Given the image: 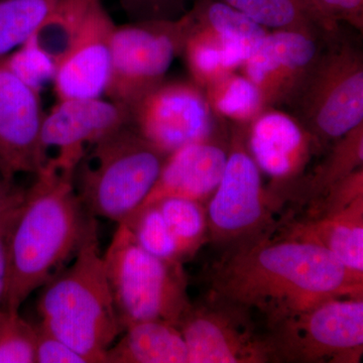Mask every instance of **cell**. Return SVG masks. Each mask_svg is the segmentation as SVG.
I'll return each mask as SVG.
<instances>
[{
	"mask_svg": "<svg viewBox=\"0 0 363 363\" xmlns=\"http://www.w3.org/2000/svg\"><path fill=\"white\" fill-rule=\"evenodd\" d=\"M274 229L229 245L208 271V298L257 310L269 329L327 298H363V278L326 250Z\"/></svg>",
	"mask_w": 363,
	"mask_h": 363,
	"instance_id": "6da1fadb",
	"label": "cell"
},
{
	"mask_svg": "<svg viewBox=\"0 0 363 363\" xmlns=\"http://www.w3.org/2000/svg\"><path fill=\"white\" fill-rule=\"evenodd\" d=\"M97 226L79 199L73 176L45 167L26 189L14 223L2 310L18 312L32 293L70 264Z\"/></svg>",
	"mask_w": 363,
	"mask_h": 363,
	"instance_id": "7a4b0ae2",
	"label": "cell"
},
{
	"mask_svg": "<svg viewBox=\"0 0 363 363\" xmlns=\"http://www.w3.org/2000/svg\"><path fill=\"white\" fill-rule=\"evenodd\" d=\"M40 289V326L77 351L86 362H105L107 350L123 329L99 252L98 226L70 264Z\"/></svg>",
	"mask_w": 363,
	"mask_h": 363,
	"instance_id": "3957f363",
	"label": "cell"
},
{
	"mask_svg": "<svg viewBox=\"0 0 363 363\" xmlns=\"http://www.w3.org/2000/svg\"><path fill=\"white\" fill-rule=\"evenodd\" d=\"M166 157L128 124L86 152L74 187L91 216L119 224L149 196Z\"/></svg>",
	"mask_w": 363,
	"mask_h": 363,
	"instance_id": "277c9868",
	"label": "cell"
},
{
	"mask_svg": "<svg viewBox=\"0 0 363 363\" xmlns=\"http://www.w3.org/2000/svg\"><path fill=\"white\" fill-rule=\"evenodd\" d=\"M105 274L123 332L145 321L178 327L191 303L182 262L154 257L119 223L104 255Z\"/></svg>",
	"mask_w": 363,
	"mask_h": 363,
	"instance_id": "5b68a950",
	"label": "cell"
},
{
	"mask_svg": "<svg viewBox=\"0 0 363 363\" xmlns=\"http://www.w3.org/2000/svg\"><path fill=\"white\" fill-rule=\"evenodd\" d=\"M295 105L297 118L319 145L338 140L363 123V57L337 35L327 40Z\"/></svg>",
	"mask_w": 363,
	"mask_h": 363,
	"instance_id": "8992f818",
	"label": "cell"
},
{
	"mask_svg": "<svg viewBox=\"0 0 363 363\" xmlns=\"http://www.w3.org/2000/svg\"><path fill=\"white\" fill-rule=\"evenodd\" d=\"M248 126H233L225 169L206 207L208 236L222 247L276 228L272 215L285 203L264 187L248 150Z\"/></svg>",
	"mask_w": 363,
	"mask_h": 363,
	"instance_id": "52a82bcc",
	"label": "cell"
},
{
	"mask_svg": "<svg viewBox=\"0 0 363 363\" xmlns=\"http://www.w3.org/2000/svg\"><path fill=\"white\" fill-rule=\"evenodd\" d=\"M190 25L187 13L177 20L147 18L116 26L105 96L130 109L164 82L174 60L183 52Z\"/></svg>",
	"mask_w": 363,
	"mask_h": 363,
	"instance_id": "ba28073f",
	"label": "cell"
},
{
	"mask_svg": "<svg viewBox=\"0 0 363 363\" xmlns=\"http://www.w3.org/2000/svg\"><path fill=\"white\" fill-rule=\"evenodd\" d=\"M274 362L357 363L363 353V298H327L272 327Z\"/></svg>",
	"mask_w": 363,
	"mask_h": 363,
	"instance_id": "9c48e42d",
	"label": "cell"
},
{
	"mask_svg": "<svg viewBox=\"0 0 363 363\" xmlns=\"http://www.w3.org/2000/svg\"><path fill=\"white\" fill-rule=\"evenodd\" d=\"M130 125L162 154L216 138V114L194 82L166 80L130 108Z\"/></svg>",
	"mask_w": 363,
	"mask_h": 363,
	"instance_id": "30bf717a",
	"label": "cell"
},
{
	"mask_svg": "<svg viewBox=\"0 0 363 363\" xmlns=\"http://www.w3.org/2000/svg\"><path fill=\"white\" fill-rule=\"evenodd\" d=\"M250 312L208 298L191 304L178 324L188 350V363L274 362L269 338L257 335Z\"/></svg>",
	"mask_w": 363,
	"mask_h": 363,
	"instance_id": "8fae6325",
	"label": "cell"
},
{
	"mask_svg": "<svg viewBox=\"0 0 363 363\" xmlns=\"http://www.w3.org/2000/svg\"><path fill=\"white\" fill-rule=\"evenodd\" d=\"M128 124L130 109L107 97L58 100L43 121L45 167L73 176L95 143Z\"/></svg>",
	"mask_w": 363,
	"mask_h": 363,
	"instance_id": "7c38bea8",
	"label": "cell"
},
{
	"mask_svg": "<svg viewBox=\"0 0 363 363\" xmlns=\"http://www.w3.org/2000/svg\"><path fill=\"white\" fill-rule=\"evenodd\" d=\"M326 42L301 33H267L240 68L257 86L267 111L294 104L316 67Z\"/></svg>",
	"mask_w": 363,
	"mask_h": 363,
	"instance_id": "4fadbf2b",
	"label": "cell"
},
{
	"mask_svg": "<svg viewBox=\"0 0 363 363\" xmlns=\"http://www.w3.org/2000/svg\"><path fill=\"white\" fill-rule=\"evenodd\" d=\"M40 93L0 62V174L16 180L20 174L38 175L45 167Z\"/></svg>",
	"mask_w": 363,
	"mask_h": 363,
	"instance_id": "5bb4252c",
	"label": "cell"
},
{
	"mask_svg": "<svg viewBox=\"0 0 363 363\" xmlns=\"http://www.w3.org/2000/svg\"><path fill=\"white\" fill-rule=\"evenodd\" d=\"M116 26L102 0H96L57 64L52 84L58 100L104 97Z\"/></svg>",
	"mask_w": 363,
	"mask_h": 363,
	"instance_id": "9a60e30c",
	"label": "cell"
},
{
	"mask_svg": "<svg viewBox=\"0 0 363 363\" xmlns=\"http://www.w3.org/2000/svg\"><path fill=\"white\" fill-rule=\"evenodd\" d=\"M247 147L260 172L272 179L271 188L286 197L321 145L297 117L271 108L248 126Z\"/></svg>",
	"mask_w": 363,
	"mask_h": 363,
	"instance_id": "2e32d148",
	"label": "cell"
},
{
	"mask_svg": "<svg viewBox=\"0 0 363 363\" xmlns=\"http://www.w3.org/2000/svg\"><path fill=\"white\" fill-rule=\"evenodd\" d=\"M227 156L228 150L216 138L175 150L167 156L154 187L140 206L169 197L205 204L218 187Z\"/></svg>",
	"mask_w": 363,
	"mask_h": 363,
	"instance_id": "e0dca14e",
	"label": "cell"
},
{
	"mask_svg": "<svg viewBox=\"0 0 363 363\" xmlns=\"http://www.w3.org/2000/svg\"><path fill=\"white\" fill-rule=\"evenodd\" d=\"M281 233L319 245L363 278V197L339 211L291 222Z\"/></svg>",
	"mask_w": 363,
	"mask_h": 363,
	"instance_id": "ac0fdd59",
	"label": "cell"
},
{
	"mask_svg": "<svg viewBox=\"0 0 363 363\" xmlns=\"http://www.w3.org/2000/svg\"><path fill=\"white\" fill-rule=\"evenodd\" d=\"M105 355L108 363H188V350L175 325L145 321L131 325Z\"/></svg>",
	"mask_w": 363,
	"mask_h": 363,
	"instance_id": "d6986e66",
	"label": "cell"
},
{
	"mask_svg": "<svg viewBox=\"0 0 363 363\" xmlns=\"http://www.w3.org/2000/svg\"><path fill=\"white\" fill-rule=\"evenodd\" d=\"M189 13L193 25L213 35L240 69L269 32L221 0H196Z\"/></svg>",
	"mask_w": 363,
	"mask_h": 363,
	"instance_id": "ffe728a7",
	"label": "cell"
},
{
	"mask_svg": "<svg viewBox=\"0 0 363 363\" xmlns=\"http://www.w3.org/2000/svg\"><path fill=\"white\" fill-rule=\"evenodd\" d=\"M360 168H363V123L336 140L325 161L304 184H296L292 192L296 189L298 199L311 204L334 184Z\"/></svg>",
	"mask_w": 363,
	"mask_h": 363,
	"instance_id": "44dd1931",
	"label": "cell"
},
{
	"mask_svg": "<svg viewBox=\"0 0 363 363\" xmlns=\"http://www.w3.org/2000/svg\"><path fill=\"white\" fill-rule=\"evenodd\" d=\"M269 30H286L330 39L303 0H221ZM333 37V35H332Z\"/></svg>",
	"mask_w": 363,
	"mask_h": 363,
	"instance_id": "7402d4cb",
	"label": "cell"
},
{
	"mask_svg": "<svg viewBox=\"0 0 363 363\" xmlns=\"http://www.w3.org/2000/svg\"><path fill=\"white\" fill-rule=\"evenodd\" d=\"M204 92L214 113L235 124L250 125L267 111L257 86L236 72L208 86Z\"/></svg>",
	"mask_w": 363,
	"mask_h": 363,
	"instance_id": "603a6c76",
	"label": "cell"
},
{
	"mask_svg": "<svg viewBox=\"0 0 363 363\" xmlns=\"http://www.w3.org/2000/svg\"><path fill=\"white\" fill-rule=\"evenodd\" d=\"M182 54L193 82L203 90L240 69L225 48L213 35L193 25L192 18Z\"/></svg>",
	"mask_w": 363,
	"mask_h": 363,
	"instance_id": "cb8c5ba5",
	"label": "cell"
},
{
	"mask_svg": "<svg viewBox=\"0 0 363 363\" xmlns=\"http://www.w3.org/2000/svg\"><path fill=\"white\" fill-rule=\"evenodd\" d=\"M154 204L176 241L182 262L190 259L209 238L204 204L178 197L164 198Z\"/></svg>",
	"mask_w": 363,
	"mask_h": 363,
	"instance_id": "d4e9b609",
	"label": "cell"
},
{
	"mask_svg": "<svg viewBox=\"0 0 363 363\" xmlns=\"http://www.w3.org/2000/svg\"><path fill=\"white\" fill-rule=\"evenodd\" d=\"M58 0H0V62L42 25Z\"/></svg>",
	"mask_w": 363,
	"mask_h": 363,
	"instance_id": "484cf974",
	"label": "cell"
},
{
	"mask_svg": "<svg viewBox=\"0 0 363 363\" xmlns=\"http://www.w3.org/2000/svg\"><path fill=\"white\" fill-rule=\"evenodd\" d=\"M145 252L159 259L183 262L178 247L157 204L138 207L123 222Z\"/></svg>",
	"mask_w": 363,
	"mask_h": 363,
	"instance_id": "4316f807",
	"label": "cell"
},
{
	"mask_svg": "<svg viewBox=\"0 0 363 363\" xmlns=\"http://www.w3.org/2000/svg\"><path fill=\"white\" fill-rule=\"evenodd\" d=\"M37 326L18 312L0 313V363H35Z\"/></svg>",
	"mask_w": 363,
	"mask_h": 363,
	"instance_id": "83f0119b",
	"label": "cell"
},
{
	"mask_svg": "<svg viewBox=\"0 0 363 363\" xmlns=\"http://www.w3.org/2000/svg\"><path fill=\"white\" fill-rule=\"evenodd\" d=\"M4 62L21 81L40 93L47 83H52L56 73L54 60L40 49L33 35Z\"/></svg>",
	"mask_w": 363,
	"mask_h": 363,
	"instance_id": "f1b7e54d",
	"label": "cell"
},
{
	"mask_svg": "<svg viewBox=\"0 0 363 363\" xmlns=\"http://www.w3.org/2000/svg\"><path fill=\"white\" fill-rule=\"evenodd\" d=\"M312 2L327 35H338L341 21L362 32L363 0H312Z\"/></svg>",
	"mask_w": 363,
	"mask_h": 363,
	"instance_id": "f546056e",
	"label": "cell"
},
{
	"mask_svg": "<svg viewBox=\"0 0 363 363\" xmlns=\"http://www.w3.org/2000/svg\"><path fill=\"white\" fill-rule=\"evenodd\" d=\"M363 197V168L334 184L322 197L310 204L308 217L339 211L350 206L358 198Z\"/></svg>",
	"mask_w": 363,
	"mask_h": 363,
	"instance_id": "4dcf8cb0",
	"label": "cell"
},
{
	"mask_svg": "<svg viewBox=\"0 0 363 363\" xmlns=\"http://www.w3.org/2000/svg\"><path fill=\"white\" fill-rule=\"evenodd\" d=\"M23 197L25 194L11 203L0 213V313L4 311L2 307L6 298L7 284H9L11 233H13L14 223L18 218Z\"/></svg>",
	"mask_w": 363,
	"mask_h": 363,
	"instance_id": "1f68e13d",
	"label": "cell"
},
{
	"mask_svg": "<svg viewBox=\"0 0 363 363\" xmlns=\"http://www.w3.org/2000/svg\"><path fill=\"white\" fill-rule=\"evenodd\" d=\"M37 330L35 363H87L77 351L40 325L37 326Z\"/></svg>",
	"mask_w": 363,
	"mask_h": 363,
	"instance_id": "d6a6232c",
	"label": "cell"
},
{
	"mask_svg": "<svg viewBox=\"0 0 363 363\" xmlns=\"http://www.w3.org/2000/svg\"><path fill=\"white\" fill-rule=\"evenodd\" d=\"M182 0H123V4L126 9L133 13L147 16V18H171L168 16L169 13Z\"/></svg>",
	"mask_w": 363,
	"mask_h": 363,
	"instance_id": "836d02e7",
	"label": "cell"
},
{
	"mask_svg": "<svg viewBox=\"0 0 363 363\" xmlns=\"http://www.w3.org/2000/svg\"><path fill=\"white\" fill-rule=\"evenodd\" d=\"M25 191L16 185V180H9L0 174V213L25 194Z\"/></svg>",
	"mask_w": 363,
	"mask_h": 363,
	"instance_id": "e575fe53",
	"label": "cell"
},
{
	"mask_svg": "<svg viewBox=\"0 0 363 363\" xmlns=\"http://www.w3.org/2000/svg\"><path fill=\"white\" fill-rule=\"evenodd\" d=\"M303 1L305 2L306 6L309 7L310 11H311V13H313V16H314V18H316L318 23H319L320 26H321V28H322L321 23H320V21H319V18H317V14H316V13H315L314 7H313L312 0H303ZM322 30H323V28H322ZM324 32H325V30H324Z\"/></svg>",
	"mask_w": 363,
	"mask_h": 363,
	"instance_id": "d590c367",
	"label": "cell"
}]
</instances>
